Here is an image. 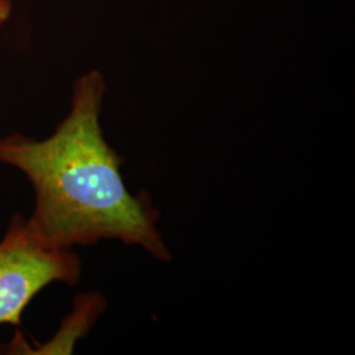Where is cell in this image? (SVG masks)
I'll list each match as a JSON object with an SVG mask.
<instances>
[{
  "mask_svg": "<svg viewBox=\"0 0 355 355\" xmlns=\"http://www.w3.org/2000/svg\"><path fill=\"white\" fill-rule=\"evenodd\" d=\"M104 94L101 71L79 76L70 112L53 135L45 140L19 133L0 139V164L29 179L36 204L26 227L42 246L74 250L117 240L167 263L173 255L152 193L130 192L121 173L124 159L103 135Z\"/></svg>",
  "mask_w": 355,
  "mask_h": 355,
  "instance_id": "obj_1",
  "label": "cell"
},
{
  "mask_svg": "<svg viewBox=\"0 0 355 355\" xmlns=\"http://www.w3.org/2000/svg\"><path fill=\"white\" fill-rule=\"evenodd\" d=\"M12 13V1L0 0V26H4Z\"/></svg>",
  "mask_w": 355,
  "mask_h": 355,
  "instance_id": "obj_4",
  "label": "cell"
},
{
  "mask_svg": "<svg viewBox=\"0 0 355 355\" xmlns=\"http://www.w3.org/2000/svg\"><path fill=\"white\" fill-rule=\"evenodd\" d=\"M107 302L101 293L89 292L76 296L73 312L64 318L61 328L51 338V343L42 346L40 353L44 354H71L76 343L87 336L98 318L105 311Z\"/></svg>",
  "mask_w": 355,
  "mask_h": 355,
  "instance_id": "obj_3",
  "label": "cell"
},
{
  "mask_svg": "<svg viewBox=\"0 0 355 355\" xmlns=\"http://www.w3.org/2000/svg\"><path fill=\"white\" fill-rule=\"evenodd\" d=\"M82 262L74 250L42 246L15 215L0 241V324L20 325L28 304L51 283L76 286Z\"/></svg>",
  "mask_w": 355,
  "mask_h": 355,
  "instance_id": "obj_2",
  "label": "cell"
}]
</instances>
